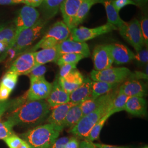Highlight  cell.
<instances>
[{
	"instance_id": "obj_1",
	"label": "cell",
	"mask_w": 148,
	"mask_h": 148,
	"mask_svg": "<svg viewBox=\"0 0 148 148\" xmlns=\"http://www.w3.org/2000/svg\"><path fill=\"white\" fill-rule=\"evenodd\" d=\"M51 111V106L45 100L27 101L12 111L7 117V121L13 127L36 125L42 122Z\"/></svg>"
},
{
	"instance_id": "obj_2",
	"label": "cell",
	"mask_w": 148,
	"mask_h": 148,
	"mask_svg": "<svg viewBox=\"0 0 148 148\" xmlns=\"http://www.w3.org/2000/svg\"><path fill=\"white\" fill-rule=\"evenodd\" d=\"M60 132L50 123L35 127L21 134L31 148H51Z\"/></svg>"
},
{
	"instance_id": "obj_3",
	"label": "cell",
	"mask_w": 148,
	"mask_h": 148,
	"mask_svg": "<svg viewBox=\"0 0 148 148\" xmlns=\"http://www.w3.org/2000/svg\"><path fill=\"white\" fill-rule=\"evenodd\" d=\"M116 95L112 97L94 111L82 117L75 126L69 130V132L73 134L76 137L85 139L95 124L101 117L105 116L111 110L112 103Z\"/></svg>"
},
{
	"instance_id": "obj_4",
	"label": "cell",
	"mask_w": 148,
	"mask_h": 148,
	"mask_svg": "<svg viewBox=\"0 0 148 148\" xmlns=\"http://www.w3.org/2000/svg\"><path fill=\"white\" fill-rule=\"evenodd\" d=\"M46 22L42 19H40L34 26L20 32L15 36L14 44L12 48L21 54L40 36Z\"/></svg>"
},
{
	"instance_id": "obj_5",
	"label": "cell",
	"mask_w": 148,
	"mask_h": 148,
	"mask_svg": "<svg viewBox=\"0 0 148 148\" xmlns=\"http://www.w3.org/2000/svg\"><path fill=\"white\" fill-rule=\"evenodd\" d=\"M131 70L125 67H111L101 71L93 70L90 74V79L94 81H102L112 84L123 82L130 77Z\"/></svg>"
},
{
	"instance_id": "obj_6",
	"label": "cell",
	"mask_w": 148,
	"mask_h": 148,
	"mask_svg": "<svg viewBox=\"0 0 148 148\" xmlns=\"http://www.w3.org/2000/svg\"><path fill=\"white\" fill-rule=\"evenodd\" d=\"M118 30L122 37L132 46L137 52L144 48L145 43L138 19H134L128 23L125 22Z\"/></svg>"
},
{
	"instance_id": "obj_7",
	"label": "cell",
	"mask_w": 148,
	"mask_h": 148,
	"mask_svg": "<svg viewBox=\"0 0 148 148\" xmlns=\"http://www.w3.org/2000/svg\"><path fill=\"white\" fill-rule=\"evenodd\" d=\"M116 30H118L116 27L108 23L94 28L79 27L71 30L69 38L77 42H86L95 37Z\"/></svg>"
},
{
	"instance_id": "obj_8",
	"label": "cell",
	"mask_w": 148,
	"mask_h": 148,
	"mask_svg": "<svg viewBox=\"0 0 148 148\" xmlns=\"http://www.w3.org/2000/svg\"><path fill=\"white\" fill-rule=\"evenodd\" d=\"M30 86L26 93L27 101H40L47 98L52 84L48 82L45 76L40 77H31Z\"/></svg>"
},
{
	"instance_id": "obj_9",
	"label": "cell",
	"mask_w": 148,
	"mask_h": 148,
	"mask_svg": "<svg viewBox=\"0 0 148 148\" xmlns=\"http://www.w3.org/2000/svg\"><path fill=\"white\" fill-rule=\"evenodd\" d=\"M40 19V13L32 6H23L18 13L14 23L16 36L22 30L34 26Z\"/></svg>"
},
{
	"instance_id": "obj_10",
	"label": "cell",
	"mask_w": 148,
	"mask_h": 148,
	"mask_svg": "<svg viewBox=\"0 0 148 148\" xmlns=\"http://www.w3.org/2000/svg\"><path fill=\"white\" fill-rule=\"evenodd\" d=\"M94 68L96 71H101L112 67L114 59L109 45L97 46L93 52Z\"/></svg>"
},
{
	"instance_id": "obj_11",
	"label": "cell",
	"mask_w": 148,
	"mask_h": 148,
	"mask_svg": "<svg viewBox=\"0 0 148 148\" xmlns=\"http://www.w3.org/2000/svg\"><path fill=\"white\" fill-rule=\"evenodd\" d=\"M35 66L34 52L21 54L13 62L8 71L19 75H27Z\"/></svg>"
},
{
	"instance_id": "obj_12",
	"label": "cell",
	"mask_w": 148,
	"mask_h": 148,
	"mask_svg": "<svg viewBox=\"0 0 148 148\" xmlns=\"http://www.w3.org/2000/svg\"><path fill=\"white\" fill-rule=\"evenodd\" d=\"M57 47L60 55L64 53H74L81 54L84 58H88L90 55V48L87 43L75 41L69 38L59 43Z\"/></svg>"
},
{
	"instance_id": "obj_13",
	"label": "cell",
	"mask_w": 148,
	"mask_h": 148,
	"mask_svg": "<svg viewBox=\"0 0 148 148\" xmlns=\"http://www.w3.org/2000/svg\"><path fill=\"white\" fill-rule=\"evenodd\" d=\"M85 0H64L59 7L63 18V21L72 29L74 19L79 7Z\"/></svg>"
},
{
	"instance_id": "obj_14",
	"label": "cell",
	"mask_w": 148,
	"mask_h": 148,
	"mask_svg": "<svg viewBox=\"0 0 148 148\" xmlns=\"http://www.w3.org/2000/svg\"><path fill=\"white\" fill-rule=\"evenodd\" d=\"M75 105L71 102L54 107L48 117V123L53 125L59 132L63 130L64 122L69 109Z\"/></svg>"
},
{
	"instance_id": "obj_15",
	"label": "cell",
	"mask_w": 148,
	"mask_h": 148,
	"mask_svg": "<svg viewBox=\"0 0 148 148\" xmlns=\"http://www.w3.org/2000/svg\"><path fill=\"white\" fill-rule=\"evenodd\" d=\"M46 101L51 108L70 102V94L62 88L59 84L58 79L54 81Z\"/></svg>"
},
{
	"instance_id": "obj_16",
	"label": "cell",
	"mask_w": 148,
	"mask_h": 148,
	"mask_svg": "<svg viewBox=\"0 0 148 148\" xmlns=\"http://www.w3.org/2000/svg\"><path fill=\"white\" fill-rule=\"evenodd\" d=\"M90 78L84 79L82 84L70 94V102L74 104H80L92 98V85Z\"/></svg>"
},
{
	"instance_id": "obj_17",
	"label": "cell",
	"mask_w": 148,
	"mask_h": 148,
	"mask_svg": "<svg viewBox=\"0 0 148 148\" xmlns=\"http://www.w3.org/2000/svg\"><path fill=\"white\" fill-rule=\"evenodd\" d=\"M114 63L122 65L134 60L135 54L126 46L120 43L109 44Z\"/></svg>"
},
{
	"instance_id": "obj_18",
	"label": "cell",
	"mask_w": 148,
	"mask_h": 148,
	"mask_svg": "<svg viewBox=\"0 0 148 148\" xmlns=\"http://www.w3.org/2000/svg\"><path fill=\"white\" fill-rule=\"evenodd\" d=\"M84 79V75L76 69L64 77H58V80L62 88L70 94L82 84Z\"/></svg>"
},
{
	"instance_id": "obj_19",
	"label": "cell",
	"mask_w": 148,
	"mask_h": 148,
	"mask_svg": "<svg viewBox=\"0 0 148 148\" xmlns=\"http://www.w3.org/2000/svg\"><path fill=\"white\" fill-rule=\"evenodd\" d=\"M118 91L119 90H117L114 89L104 95H101L96 98H90L89 99L81 103L80 106L82 110L83 116L88 114L101 106L112 97L116 95Z\"/></svg>"
},
{
	"instance_id": "obj_20",
	"label": "cell",
	"mask_w": 148,
	"mask_h": 148,
	"mask_svg": "<svg viewBox=\"0 0 148 148\" xmlns=\"http://www.w3.org/2000/svg\"><path fill=\"white\" fill-rule=\"evenodd\" d=\"M119 91L129 97H144L147 95L145 87L142 82L136 79H130L125 81L120 86Z\"/></svg>"
},
{
	"instance_id": "obj_21",
	"label": "cell",
	"mask_w": 148,
	"mask_h": 148,
	"mask_svg": "<svg viewBox=\"0 0 148 148\" xmlns=\"http://www.w3.org/2000/svg\"><path fill=\"white\" fill-rule=\"evenodd\" d=\"M57 46L34 52L35 66L45 65L48 63L56 62L60 56Z\"/></svg>"
},
{
	"instance_id": "obj_22",
	"label": "cell",
	"mask_w": 148,
	"mask_h": 148,
	"mask_svg": "<svg viewBox=\"0 0 148 148\" xmlns=\"http://www.w3.org/2000/svg\"><path fill=\"white\" fill-rule=\"evenodd\" d=\"M71 30L63 21H57L51 27L44 36L52 37L59 42L69 38Z\"/></svg>"
},
{
	"instance_id": "obj_23",
	"label": "cell",
	"mask_w": 148,
	"mask_h": 148,
	"mask_svg": "<svg viewBox=\"0 0 148 148\" xmlns=\"http://www.w3.org/2000/svg\"><path fill=\"white\" fill-rule=\"evenodd\" d=\"M125 110L133 115H144L147 111L146 100L144 97H130L126 103Z\"/></svg>"
},
{
	"instance_id": "obj_24",
	"label": "cell",
	"mask_w": 148,
	"mask_h": 148,
	"mask_svg": "<svg viewBox=\"0 0 148 148\" xmlns=\"http://www.w3.org/2000/svg\"><path fill=\"white\" fill-rule=\"evenodd\" d=\"M105 0H85L80 6L77 14L74 19L72 29L83 23L88 16L92 6L97 3H103ZM71 29V30H72Z\"/></svg>"
},
{
	"instance_id": "obj_25",
	"label": "cell",
	"mask_w": 148,
	"mask_h": 148,
	"mask_svg": "<svg viewBox=\"0 0 148 148\" xmlns=\"http://www.w3.org/2000/svg\"><path fill=\"white\" fill-rule=\"evenodd\" d=\"M64 0H44L41 5L42 19L45 21L53 18L58 12L60 5Z\"/></svg>"
},
{
	"instance_id": "obj_26",
	"label": "cell",
	"mask_w": 148,
	"mask_h": 148,
	"mask_svg": "<svg viewBox=\"0 0 148 148\" xmlns=\"http://www.w3.org/2000/svg\"><path fill=\"white\" fill-rule=\"evenodd\" d=\"M106 10L108 23L116 27L117 29L125 23L119 16V12L113 6L111 0H105L103 3Z\"/></svg>"
},
{
	"instance_id": "obj_27",
	"label": "cell",
	"mask_w": 148,
	"mask_h": 148,
	"mask_svg": "<svg viewBox=\"0 0 148 148\" xmlns=\"http://www.w3.org/2000/svg\"><path fill=\"white\" fill-rule=\"evenodd\" d=\"M82 117L83 114L80 104H75L69 109L64 122V127L70 129L73 128Z\"/></svg>"
},
{
	"instance_id": "obj_28",
	"label": "cell",
	"mask_w": 148,
	"mask_h": 148,
	"mask_svg": "<svg viewBox=\"0 0 148 148\" xmlns=\"http://www.w3.org/2000/svg\"><path fill=\"white\" fill-rule=\"evenodd\" d=\"M117 84H112L102 81L92 82V98H96L101 95H104L116 88Z\"/></svg>"
},
{
	"instance_id": "obj_29",
	"label": "cell",
	"mask_w": 148,
	"mask_h": 148,
	"mask_svg": "<svg viewBox=\"0 0 148 148\" xmlns=\"http://www.w3.org/2000/svg\"><path fill=\"white\" fill-rule=\"evenodd\" d=\"M27 101L26 93L22 97L14 99L0 101V119L7 110L13 109V111Z\"/></svg>"
},
{
	"instance_id": "obj_30",
	"label": "cell",
	"mask_w": 148,
	"mask_h": 148,
	"mask_svg": "<svg viewBox=\"0 0 148 148\" xmlns=\"http://www.w3.org/2000/svg\"><path fill=\"white\" fill-rule=\"evenodd\" d=\"M111 115L112 114L109 112V113L106 114L105 116L101 117L99 120V121L92 128L90 133L88 134L87 138L85 139V140L93 142V141L98 139L99 137L101 131L104 126L105 123Z\"/></svg>"
},
{
	"instance_id": "obj_31",
	"label": "cell",
	"mask_w": 148,
	"mask_h": 148,
	"mask_svg": "<svg viewBox=\"0 0 148 148\" xmlns=\"http://www.w3.org/2000/svg\"><path fill=\"white\" fill-rule=\"evenodd\" d=\"M129 98L130 97L118 91L112 103L111 110L110 111L111 114L113 115L116 112L125 110V106Z\"/></svg>"
},
{
	"instance_id": "obj_32",
	"label": "cell",
	"mask_w": 148,
	"mask_h": 148,
	"mask_svg": "<svg viewBox=\"0 0 148 148\" xmlns=\"http://www.w3.org/2000/svg\"><path fill=\"white\" fill-rule=\"evenodd\" d=\"M84 58V57L81 54L74 53H64L59 56L55 63L59 66L65 64H77L81 60Z\"/></svg>"
},
{
	"instance_id": "obj_33",
	"label": "cell",
	"mask_w": 148,
	"mask_h": 148,
	"mask_svg": "<svg viewBox=\"0 0 148 148\" xmlns=\"http://www.w3.org/2000/svg\"><path fill=\"white\" fill-rule=\"evenodd\" d=\"M18 75L11 71H7L1 80L0 84L12 91L16 87L18 82Z\"/></svg>"
},
{
	"instance_id": "obj_34",
	"label": "cell",
	"mask_w": 148,
	"mask_h": 148,
	"mask_svg": "<svg viewBox=\"0 0 148 148\" xmlns=\"http://www.w3.org/2000/svg\"><path fill=\"white\" fill-rule=\"evenodd\" d=\"M59 43L58 41L52 37L43 36L42 39H41V40H40V41L35 46H34L32 49H30V52H34L39 48L46 49L52 48L58 45Z\"/></svg>"
},
{
	"instance_id": "obj_35",
	"label": "cell",
	"mask_w": 148,
	"mask_h": 148,
	"mask_svg": "<svg viewBox=\"0 0 148 148\" xmlns=\"http://www.w3.org/2000/svg\"><path fill=\"white\" fill-rule=\"evenodd\" d=\"M13 126L8 121L0 122V139H5L12 135Z\"/></svg>"
},
{
	"instance_id": "obj_36",
	"label": "cell",
	"mask_w": 148,
	"mask_h": 148,
	"mask_svg": "<svg viewBox=\"0 0 148 148\" xmlns=\"http://www.w3.org/2000/svg\"><path fill=\"white\" fill-rule=\"evenodd\" d=\"M134 60L136 61L138 65L143 66L148 64V48L142 49L135 54Z\"/></svg>"
},
{
	"instance_id": "obj_37",
	"label": "cell",
	"mask_w": 148,
	"mask_h": 148,
	"mask_svg": "<svg viewBox=\"0 0 148 148\" xmlns=\"http://www.w3.org/2000/svg\"><path fill=\"white\" fill-rule=\"evenodd\" d=\"M139 21L140 27L143 35V39L145 45L148 47V17L145 14L143 16L141 20Z\"/></svg>"
},
{
	"instance_id": "obj_38",
	"label": "cell",
	"mask_w": 148,
	"mask_h": 148,
	"mask_svg": "<svg viewBox=\"0 0 148 148\" xmlns=\"http://www.w3.org/2000/svg\"><path fill=\"white\" fill-rule=\"evenodd\" d=\"M3 140L10 148H17L24 141V139L13 134Z\"/></svg>"
},
{
	"instance_id": "obj_39",
	"label": "cell",
	"mask_w": 148,
	"mask_h": 148,
	"mask_svg": "<svg viewBox=\"0 0 148 148\" xmlns=\"http://www.w3.org/2000/svg\"><path fill=\"white\" fill-rule=\"evenodd\" d=\"M76 64H65L60 66L58 77H64L70 74L73 70L76 69Z\"/></svg>"
},
{
	"instance_id": "obj_40",
	"label": "cell",
	"mask_w": 148,
	"mask_h": 148,
	"mask_svg": "<svg viewBox=\"0 0 148 148\" xmlns=\"http://www.w3.org/2000/svg\"><path fill=\"white\" fill-rule=\"evenodd\" d=\"M46 67L44 65H38L34 68L31 72L27 75L30 77H40L45 76V74L46 72Z\"/></svg>"
},
{
	"instance_id": "obj_41",
	"label": "cell",
	"mask_w": 148,
	"mask_h": 148,
	"mask_svg": "<svg viewBox=\"0 0 148 148\" xmlns=\"http://www.w3.org/2000/svg\"><path fill=\"white\" fill-rule=\"evenodd\" d=\"M111 1L113 6L119 12L126 5H134L137 6V5L132 0H111Z\"/></svg>"
},
{
	"instance_id": "obj_42",
	"label": "cell",
	"mask_w": 148,
	"mask_h": 148,
	"mask_svg": "<svg viewBox=\"0 0 148 148\" xmlns=\"http://www.w3.org/2000/svg\"><path fill=\"white\" fill-rule=\"evenodd\" d=\"M70 138L68 137L58 138L53 143L51 148H65L66 144L68 142Z\"/></svg>"
},
{
	"instance_id": "obj_43",
	"label": "cell",
	"mask_w": 148,
	"mask_h": 148,
	"mask_svg": "<svg viewBox=\"0 0 148 148\" xmlns=\"http://www.w3.org/2000/svg\"><path fill=\"white\" fill-rule=\"evenodd\" d=\"M11 90L6 88L3 85L0 84V101H5L8 99L11 95Z\"/></svg>"
},
{
	"instance_id": "obj_44",
	"label": "cell",
	"mask_w": 148,
	"mask_h": 148,
	"mask_svg": "<svg viewBox=\"0 0 148 148\" xmlns=\"http://www.w3.org/2000/svg\"><path fill=\"white\" fill-rule=\"evenodd\" d=\"M79 143L77 137L70 138L65 148H79Z\"/></svg>"
},
{
	"instance_id": "obj_45",
	"label": "cell",
	"mask_w": 148,
	"mask_h": 148,
	"mask_svg": "<svg viewBox=\"0 0 148 148\" xmlns=\"http://www.w3.org/2000/svg\"><path fill=\"white\" fill-rule=\"evenodd\" d=\"M93 144L95 145V147L98 148H131L127 146H116V145H112L100 144V143H93Z\"/></svg>"
},
{
	"instance_id": "obj_46",
	"label": "cell",
	"mask_w": 148,
	"mask_h": 148,
	"mask_svg": "<svg viewBox=\"0 0 148 148\" xmlns=\"http://www.w3.org/2000/svg\"><path fill=\"white\" fill-rule=\"evenodd\" d=\"M12 47L11 43L6 41H0V54Z\"/></svg>"
},
{
	"instance_id": "obj_47",
	"label": "cell",
	"mask_w": 148,
	"mask_h": 148,
	"mask_svg": "<svg viewBox=\"0 0 148 148\" xmlns=\"http://www.w3.org/2000/svg\"><path fill=\"white\" fill-rule=\"evenodd\" d=\"M24 0H0V5H10L16 3H23Z\"/></svg>"
},
{
	"instance_id": "obj_48",
	"label": "cell",
	"mask_w": 148,
	"mask_h": 148,
	"mask_svg": "<svg viewBox=\"0 0 148 148\" xmlns=\"http://www.w3.org/2000/svg\"><path fill=\"white\" fill-rule=\"evenodd\" d=\"M79 148H94L93 142L84 140L79 143Z\"/></svg>"
},
{
	"instance_id": "obj_49",
	"label": "cell",
	"mask_w": 148,
	"mask_h": 148,
	"mask_svg": "<svg viewBox=\"0 0 148 148\" xmlns=\"http://www.w3.org/2000/svg\"><path fill=\"white\" fill-rule=\"evenodd\" d=\"M136 5L137 6L140 7H143L147 4L148 0H132Z\"/></svg>"
},
{
	"instance_id": "obj_50",
	"label": "cell",
	"mask_w": 148,
	"mask_h": 148,
	"mask_svg": "<svg viewBox=\"0 0 148 148\" xmlns=\"http://www.w3.org/2000/svg\"><path fill=\"white\" fill-rule=\"evenodd\" d=\"M17 148H31L29 146V145L27 143V142L25 140L23 142V143L21 144V145H19Z\"/></svg>"
},
{
	"instance_id": "obj_51",
	"label": "cell",
	"mask_w": 148,
	"mask_h": 148,
	"mask_svg": "<svg viewBox=\"0 0 148 148\" xmlns=\"http://www.w3.org/2000/svg\"><path fill=\"white\" fill-rule=\"evenodd\" d=\"M6 27H7V26H5V24H1V25H0V32H1V30H2Z\"/></svg>"
},
{
	"instance_id": "obj_52",
	"label": "cell",
	"mask_w": 148,
	"mask_h": 148,
	"mask_svg": "<svg viewBox=\"0 0 148 148\" xmlns=\"http://www.w3.org/2000/svg\"><path fill=\"white\" fill-rule=\"evenodd\" d=\"M148 148V145H145V146H144V147H143L142 148Z\"/></svg>"
},
{
	"instance_id": "obj_53",
	"label": "cell",
	"mask_w": 148,
	"mask_h": 148,
	"mask_svg": "<svg viewBox=\"0 0 148 148\" xmlns=\"http://www.w3.org/2000/svg\"><path fill=\"white\" fill-rule=\"evenodd\" d=\"M93 145H94V148H98V147H95V145L93 144Z\"/></svg>"
}]
</instances>
